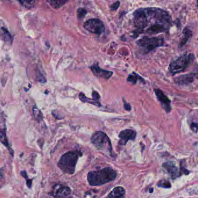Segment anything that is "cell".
I'll list each match as a JSON object with an SVG mask.
<instances>
[{
	"label": "cell",
	"mask_w": 198,
	"mask_h": 198,
	"mask_svg": "<svg viewBox=\"0 0 198 198\" xmlns=\"http://www.w3.org/2000/svg\"><path fill=\"white\" fill-rule=\"evenodd\" d=\"M134 34H157L169 31L172 26V18L164 9L157 8H140L133 14Z\"/></svg>",
	"instance_id": "6da1fadb"
},
{
	"label": "cell",
	"mask_w": 198,
	"mask_h": 198,
	"mask_svg": "<svg viewBox=\"0 0 198 198\" xmlns=\"http://www.w3.org/2000/svg\"><path fill=\"white\" fill-rule=\"evenodd\" d=\"M117 177V173L111 167H106L99 170L91 171L87 175V181L92 187L104 185L114 181Z\"/></svg>",
	"instance_id": "7a4b0ae2"
},
{
	"label": "cell",
	"mask_w": 198,
	"mask_h": 198,
	"mask_svg": "<svg viewBox=\"0 0 198 198\" xmlns=\"http://www.w3.org/2000/svg\"><path fill=\"white\" fill-rule=\"evenodd\" d=\"M82 153L79 151L68 152L61 157L58 162V167L64 173L72 174L74 173L77 160Z\"/></svg>",
	"instance_id": "3957f363"
},
{
	"label": "cell",
	"mask_w": 198,
	"mask_h": 198,
	"mask_svg": "<svg viewBox=\"0 0 198 198\" xmlns=\"http://www.w3.org/2000/svg\"><path fill=\"white\" fill-rule=\"evenodd\" d=\"M195 59V57L193 54L185 53L170 63L169 71L173 74L183 72L193 64Z\"/></svg>",
	"instance_id": "277c9868"
},
{
	"label": "cell",
	"mask_w": 198,
	"mask_h": 198,
	"mask_svg": "<svg viewBox=\"0 0 198 198\" xmlns=\"http://www.w3.org/2000/svg\"><path fill=\"white\" fill-rule=\"evenodd\" d=\"M91 142L98 149L105 151L106 153L111 155L112 151V144L109 138L105 133L102 131L94 132L91 138Z\"/></svg>",
	"instance_id": "5b68a950"
},
{
	"label": "cell",
	"mask_w": 198,
	"mask_h": 198,
	"mask_svg": "<svg viewBox=\"0 0 198 198\" xmlns=\"http://www.w3.org/2000/svg\"><path fill=\"white\" fill-rule=\"evenodd\" d=\"M137 45L143 51L144 53H147L153 49L163 46L164 44V39L160 37H143L137 41Z\"/></svg>",
	"instance_id": "8992f818"
},
{
	"label": "cell",
	"mask_w": 198,
	"mask_h": 198,
	"mask_svg": "<svg viewBox=\"0 0 198 198\" xmlns=\"http://www.w3.org/2000/svg\"><path fill=\"white\" fill-rule=\"evenodd\" d=\"M84 29L89 32L101 34L105 31V26L99 19H90L84 23Z\"/></svg>",
	"instance_id": "52a82bcc"
},
{
	"label": "cell",
	"mask_w": 198,
	"mask_h": 198,
	"mask_svg": "<svg viewBox=\"0 0 198 198\" xmlns=\"http://www.w3.org/2000/svg\"><path fill=\"white\" fill-rule=\"evenodd\" d=\"M52 195L54 198H72L71 189L61 184L55 185L53 187Z\"/></svg>",
	"instance_id": "ba28073f"
},
{
	"label": "cell",
	"mask_w": 198,
	"mask_h": 198,
	"mask_svg": "<svg viewBox=\"0 0 198 198\" xmlns=\"http://www.w3.org/2000/svg\"><path fill=\"white\" fill-rule=\"evenodd\" d=\"M157 99L161 103L162 107L167 113H169L171 111V101L170 100L167 96L164 95L162 91L159 89H155L154 90Z\"/></svg>",
	"instance_id": "9c48e42d"
},
{
	"label": "cell",
	"mask_w": 198,
	"mask_h": 198,
	"mask_svg": "<svg viewBox=\"0 0 198 198\" xmlns=\"http://www.w3.org/2000/svg\"><path fill=\"white\" fill-rule=\"evenodd\" d=\"M137 136V133L132 130L127 129L120 132L119 135L120 140L119 144L121 145H126L128 141H134Z\"/></svg>",
	"instance_id": "30bf717a"
},
{
	"label": "cell",
	"mask_w": 198,
	"mask_h": 198,
	"mask_svg": "<svg viewBox=\"0 0 198 198\" xmlns=\"http://www.w3.org/2000/svg\"><path fill=\"white\" fill-rule=\"evenodd\" d=\"M162 166L166 170V171L173 180L177 178V177H179L181 175L180 169L172 162L164 163Z\"/></svg>",
	"instance_id": "8fae6325"
},
{
	"label": "cell",
	"mask_w": 198,
	"mask_h": 198,
	"mask_svg": "<svg viewBox=\"0 0 198 198\" xmlns=\"http://www.w3.org/2000/svg\"><path fill=\"white\" fill-rule=\"evenodd\" d=\"M93 74L99 78H103L105 79H109L113 75V72L111 71L103 70L99 68L98 64H95L90 67Z\"/></svg>",
	"instance_id": "7c38bea8"
},
{
	"label": "cell",
	"mask_w": 198,
	"mask_h": 198,
	"mask_svg": "<svg viewBox=\"0 0 198 198\" xmlns=\"http://www.w3.org/2000/svg\"><path fill=\"white\" fill-rule=\"evenodd\" d=\"M197 78V73H189L174 78V82L178 85H187L192 82Z\"/></svg>",
	"instance_id": "4fadbf2b"
},
{
	"label": "cell",
	"mask_w": 198,
	"mask_h": 198,
	"mask_svg": "<svg viewBox=\"0 0 198 198\" xmlns=\"http://www.w3.org/2000/svg\"><path fill=\"white\" fill-rule=\"evenodd\" d=\"M126 194L125 189L122 187H117L113 189L106 198H124Z\"/></svg>",
	"instance_id": "5bb4252c"
},
{
	"label": "cell",
	"mask_w": 198,
	"mask_h": 198,
	"mask_svg": "<svg viewBox=\"0 0 198 198\" xmlns=\"http://www.w3.org/2000/svg\"><path fill=\"white\" fill-rule=\"evenodd\" d=\"M0 142H1L5 147H7V148L9 151V152L11 154V155L13 156L14 151L13 149H11L10 145L8 143V138L6 134V131L4 129L0 130Z\"/></svg>",
	"instance_id": "9a60e30c"
},
{
	"label": "cell",
	"mask_w": 198,
	"mask_h": 198,
	"mask_svg": "<svg viewBox=\"0 0 198 198\" xmlns=\"http://www.w3.org/2000/svg\"><path fill=\"white\" fill-rule=\"evenodd\" d=\"M0 37L5 42H11L12 37L6 28L2 27L0 29Z\"/></svg>",
	"instance_id": "2e32d148"
},
{
	"label": "cell",
	"mask_w": 198,
	"mask_h": 198,
	"mask_svg": "<svg viewBox=\"0 0 198 198\" xmlns=\"http://www.w3.org/2000/svg\"><path fill=\"white\" fill-rule=\"evenodd\" d=\"M79 99L81 102H82L84 103H90L91 104H93V105H96L98 106H101L100 102L96 101L94 100L93 98L90 99V98H87L82 93H81L79 94Z\"/></svg>",
	"instance_id": "e0dca14e"
},
{
	"label": "cell",
	"mask_w": 198,
	"mask_h": 198,
	"mask_svg": "<svg viewBox=\"0 0 198 198\" xmlns=\"http://www.w3.org/2000/svg\"><path fill=\"white\" fill-rule=\"evenodd\" d=\"M192 32L188 29V28H185V29L183 30V39H182L180 44V46L182 47V45H185L186 43L189 40V39L192 37Z\"/></svg>",
	"instance_id": "ac0fdd59"
},
{
	"label": "cell",
	"mask_w": 198,
	"mask_h": 198,
	"mask_svg": "<svg viewBox=\"0 0 198 198\" xmlns=\"http://www.w3.org/2000/svg\"><path fill=\"white\" fill-rule=\"evenodd\" d=\"M138 80H140L141 81H144V78L141 77L138 74L134 72L130 74L127 78V81L133 84H135L137 82Z\"/></svg>",
	"instance_id": "d6986e66"
},
{
	"label": "cell",
	"mask_w": 198,
	"mask_h": 198,
	"mask_svg": "<svg viewBox=\"0 0 198 198\" xmlns=\"http://www.w3.org/2000/svg\"><path fill=\"white\" fill-rule=\"evenodd\" d=\"M50 5L55 9H58L61 8L62 6H63L67 1H54V0H52V1H48Z\"/></svg>",
	"instance_id": "ffe728a7"
},
{
	"label": "cell",
	"mask_w": 198,
	"mask_h": 198,
	"mask_svg": "<svg viewBox=\"0 0 198 198\" xmlns=\"http://www.w3.org/2000/svg\"><path fill=\"white\" fill-rule=\"evenodd\" d=\"M33 115H34L35 119L37 121L39 122L43 119V115L41 114V112L40 110V109H38L36 106L33 107Z\"/></svg>",
	"instance_id": "44dd1931"
},
{
	"label": "cell",
	"mask_w": 198,
	"mask_h": 198,
	"mask_svg": "<svg viewBox=\"0 0 198 198\" xmlns=\"http://www.w3.org/2000/svg\"><path fill=\"white\" fill-rule=\"evenodd\" d=\"M157 186L160 188H170L172 187V185L170 182L166 180H160L157 183Z\"/></svg>",
	"instance_id": "7402d4cb"
},
{
	"label": "cell",
	"mask_w": 198,
	"mask_h": 198,
	"mask_svg": "<svg viewBox=\"0 0 198 198\" xmlns=\"http://www.w3.org/2000/svg\"><path fill=\"white\" fill-rule=\"evenodd\" d=\"M87 10L84 8H80L77 11V15L79 19H82L87 14Z\"/></svg>",
	"instance_id": "603a6c76"
},
{
	"label": "cell",
	"mask_w": 198,
	"mask_h": 198,
	"mask_svg": "<svg viewBox=\"0 0 198 198\" xmlns=\"http://www.w3.org/2000/svg\"><path fill=\"white\" fill-rule=\"evenodd\" d=\"M21 175L23 176V177L24 178L26 179V183H27V187H29V188H31L32 187V181H33V180H29V177H28L27 174H26V172L25 171H22L21 172Z\"/></svg>",
	"instance_id": "cb8c5ba5"
},
{
	"label": "cell",
	"mask_w": 198,
	"mask_h": 198,
	"mask_svg": "<svg viewBox=\"0 0 198 198\" xmlns=\"http://www.w3.org/2000/svg\"><path fill=\"white\" fill-rule=\"evenodd\" d=\"M20 3L22 4V5H23L24 7H25L27 8H32L35 4V1H20Z\"/></svg>",
	"instance_id": "d4e9b609"
},
{
	"label": "cell",
	"mask_w": 198,
	"mask_h": 198,
	"mask_svg": "<svg viewBox=\"0 0 198 198\" xmlns=\"http://www.w3.org/2000/svg\"><path fill=\"white\" fill-rule=\"evenodd\" d=\"M36 76H37V80L39 81H40L41 82H43V83L46 82L45 78L43 76V75L41 74V73L39 70L37 71Z\"/></svg>",
	"instance_id": "484cf974"
},
{
	"label": "cell",
	"mask_w": 198,
	"mask_h": 198,
	"mask_svg": "<svg viewBox=\"0 0 198 198\" xmlns=\"http://www.w3.org/2000/svg\"><path fill=\"white\" fill-rule=\"evenodd\" d=\"M97 192V191L96 190H91L89 192H87L85 195V197L86 198H95V196H93V195H95Z\"/></svg>",
	"instance_id": "4316f807"
},
{
	"label": "cell",
	"mask_w": 198,
	"mask_h": 198,
	"mask_svg": "<svg viewBox=\"0 0 198 198\" xmlns=\"http://www.w3.org/2000/svg\"><path fill=\"white\" fill-rule=\"evenodd\" d=\"M119 6H120V2L117 1V2L114 3L112 5H110V10L111 11H116L119 8Z\"/></svg>",
	"instance_id": "83f0119b"
},
{
	"label": "cell",
	"mask_w": 198,
	"mask_h": 198,
	"mask_svg": "<svg viewBox=\"0 0 198 198\" xmlns=\"http://www.w3.org/2000/svg\"><path fill=\"white\" fill-rule=\"evenodd\" d=\"M92 95H93V99L96 101H99V99H100V95H99V94L96 92V91H93V94H92Z\"/></svg>",
	"instance_id": "f1b7e54d"
},
{
	"label": "cell",
	"mask_w": 198,
	"mask_h": 198,
	"mask_svg": "<svg viewBox=\"0 0 198 198\" xmlns=\"http://www.w3.org/2000/svg\"><path fill=\"white\" fill-rule=\"evenodd\" d=\"M191 129L195 133L197 132V123H192L191 124Z\"/></svg>",
	"instance_id": "f546056e"
},
{
	"label": "cell",
	"mask_w": 198,
	"mask_h": 198,
	"mask_svg": "<svg viewBox=\"0 0 198 198\" xmlns=\"http://www.w3.org/2000/svg\"><path fill=\"white\" fill-rule=\"evenodd\" d=\"M123 101H124V109H125L126 110H128V111L131 110V105H130L129 103H127V102L124 101V99H123Z\"/></svg>",
	"instance_id": "4dcf8cb0"
},
{
	"label": "cell",
	"mask_w": 198,
	"mask_h": 198,
	"mask_svg": "<svg viewBox=\"0 0 198 198\" xmlns=\"http://www.w3.org/2000/svg\"><path fill=\"white\" fill-rule=\"evenodd\" d=\"M153 192V189L152 188H151V189H150V191H149V192L150 193H152Z\"/></svg>",
	"instance_id": "1f68e13d"
}]
</instances>
